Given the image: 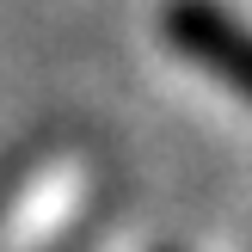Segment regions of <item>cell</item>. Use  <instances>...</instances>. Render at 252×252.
Wrapping results in <instances>:
<instances>
[{
	"mask_svg": "<svg viewBox=\"0 0 252 252\" xmlns=\"http://www.w3.org/2000/svg\"><path fill=\"white\" fill-rule=\"evenodd\" d=\"M160 37L191 68H203L209 80H221L234 98L252 105V25L234 19L221 0H166L160 6Z\"/></svg>",
	"mask_w": 252,
	"mask_h": 252,
	"instance_id": "obj_1",
	"label": "cell"
}]
</instances>
